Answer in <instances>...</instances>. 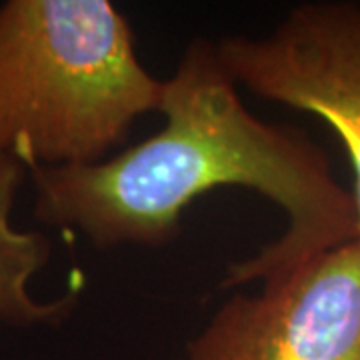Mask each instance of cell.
Masks as SVG:
<instances>
[{"label":"cell","instance_id":"cell-4","mask_svg":"<svg viewBox=\"0 0 360 360\" xmlns=\"http://www.w3.org/2000/svg\"><path fill=\"white\" fill-rule=\"evenodd\" d=\"M214 49L236 84L321 116L338 134L354 170L360 240V6L300 4L266 37H231Z\"/></svg>","mask_w":360,"mask_h":360},{"label":"cell","instance_id":"cell-3","mask_svg":"<svg viewBox=\"0 0 360 360\" xmlns=\"http://www.w3.org/2000/svg\"><path fill=\"white\" fill-rule=\"evenodd\" d=\"M186 360H360V240L224 302Z\"/></svg>","mask_w":360,"mask_h":360},{"label":"cell","instance_id":"cell-5","mask_svg":"<svg viewBox=\"0 0 360 360\" xmlns=\"http://www.w3.org/2000/svg\"><path fill=\"white\" fill-rule=\"evenodd\" d=\"M25 174L16 158L0 155V322L16 328L52 326L72 312L75 295L40 302L28 290L30 278L49 264L52 245L40 232L13 226V206Z\"/></svg>","mask_w":360,"mask_h":360},{"label":"cell","instance_id":"cell-2","mask_svg":"<svg viewBox=\"0 0 360 360\" xmlns=\"http://www.w3.org/2000/svg\"><path fill=\"white\" fill-rule=\"evenodd\" d=\"M162 94L108 0L0 4V155L26 170L101 162Z\"/></svg>","mask_w":360,"mask_h":360},{"label":"cell","instance_id":"cell-1","mask_svg":"<svg viewBox=\"0 0 360 360\" xmlns=\"http://www.w3.org/2000/svg\"><path fill=\"white\" fill-rule=\"evenodd\" d=\"M160 112L162 130L112 158L30 168L37 219L77 229L98 248L162 245L200 194L252 188L283 208L288 226L276 243L231 264L222 286L258 278L269 284L359 238L354 198L326 156L304 134L246 108L214 42L188 44L165 82Z\"/></svg>","mask_w":360,"mask_h":360}]
</instances>
